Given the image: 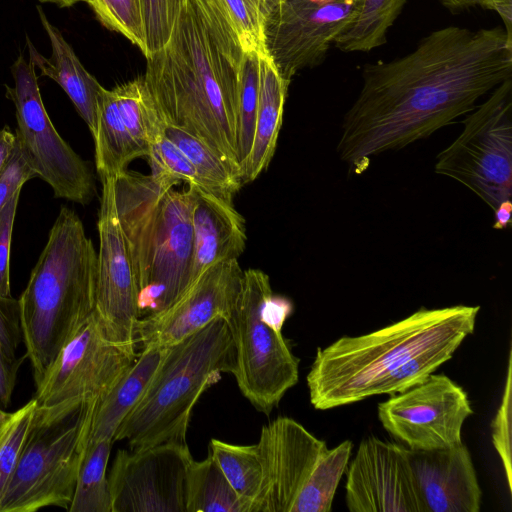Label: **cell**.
I'll use <instances>...</instances> for the list:
<instances>
[{"instance_id":"6da1fadb","label":"cell","mask_w":512,"mask_h":512,"mask_svg":"<svg viewBox=\"0 0 512 512\" xmlns=\"http://www.w3.org/2000/svg\"><path fill=\"white\" fill-rule=\"evenodd\" d=\"M510 78L512 37L502 27L435 30L408 54L364 66L337 152L351 173L362 174L373 156L452 124Z\"/></svg>"},{"instance_id":"7a4b0ae2","label":"cell","mask_w":512,"mask_h":512,"mask_svg":"<svg viewBox=\"0 0 512 512\" xmlns=\"http://www.w3.org/2000/svg\"><path fill=\"white\" fill-rule=\"evenodd\" d=\"M243 50L217 0H185L168 42L146 57L164 122L200 138L241 175L236 154Z\"/></svg>"},{"instance_id":"3957f363","label":"cell","mask_w":512,"mask_h":512,"mask_svg":"<svg viewBox=\"0 0 512 512\" xmlns=\"http://www.w3.org/2000/svg\"><path fill=\"white\" fill-rule=\"evenodd\" d=\"M479 306L421 308L373 332L318 348L306 381L311 405L328 410L394 395L450 360L474 332Z\"/></svg>"},{"instance_id":"277c9868","label":"cell","mask_w":512,"mask_h":512,"mask_svg":"<svg viewBox=\"0 0 512 512\" xmlns=\"http://www.w3.org/2000/svg\"><path fill=\"white\" fill-rule=\"evenodd\" d=\"M97 253L83 223L62 206L19 301L35 386L95 310Z\"/></svg>"},{"instance_id":"5b68a950","label":"cell","mask_w":512,"mask_h":512,"mask_svg":"<svg viewBox=\"0 0 512 512\" xmlns=\"http://www.w3.org/2000/svg\"><path fill=\"white\" fill-rule=\"evenodd\" d=\"M124 171L114 177L116 208L132 256L139 315L165 309L187 288L193 251L190 190Z\"/></svg>"},{"instance_id":"8992f818","label":"cell","mask_w":512,"mask_h":512,"mask_svg":"<svg viewBox=\"0 0 512 512\" xmlns=\"http://www.w3.org/2000/svg\"><path fill=\"white\" fill-rule=\"evenodd\" d=\"M234 358L231 332L223 318L168 346L114 441L126 440L131 450L166 442L186 443L195 404L222 373H232Z\"/></svg>"},{"instance_id":"52a82bcc","label":"cell","mask_w":512,"mask_h":512,"mask_svg":"<svg viewBox=\"0 0 512 512\" xmlns=\"http://www.w3.org/2000/svg\"><path fill=\"white\" fill-rule=\"evenodd\" d=\"M273 293L269 276L260 269L243 270L234 309L226 321L234 345L232 373L242 395L269 415L299 378V360L282 329L266 318L264 307Z\"/></svg>"},{"instance_id":"ba28073f","label":"cell","mask_w":512,"mask_h":512,"mask_svg":"<svg viewBox=\"0 0 512 512\" xmlns=\"http://www.w3.org/2000/svg\"><path fill=\"white\" fill-rule=\"evenodd\" d=\"M93 402L63 417L34 416L0 512H35L48 506L69 509Z\"/></svg>"},{"instance_id":"9c48e42d","label":"cell","mask_w":512,"mask_h":512,"mask_svg":"<svg viewBox=\"0 0 512 512\" xmlns=\"http://www.w3.org/2000/svg\"><path fill=\"white\" fill-rule=\"evenodd\" d=\"M469 113L458 137L437 155L434 170L494 210L512 196V78Z\"/></svg>"},{"instance_id":"30bf717a","label":"cell","mask_w":512,"mask_h":512,"mask_svg":"<svg viewBox=\"0 0 512 512\" xmlns=\"http://www.w3.org/2000/svg\"><path fill=\"white\" fill-rule=\"evenodd\" d=\"M136 357V345L112 339L93 312L36 385L35 417H63L97 400Z\"/></svg>"},{"instance_id":"8fae6325","label":"cell","mask_w":512,"mask_h":512,"mask_svg":"<svg viewBox=\"0 0 512 512\" xmlns=\"http://www.w3.org/2000/svg\"><path fill=\"white\" fill-rule=\"evenodd\" d=\"M14 85L6 96L16 109V142L37 177L53 189L56 198L82 205L96 194L95 179L84 161L58 134L44 107L35 66L20 55L11 67Z\"/></svg>"},{"instance_id":"7c38bea8","label":"cell","mask_w":512,"mask_h":512,"mask_svg":"<svg viewBox=\"0 0 512 512\" xmlns=\"http://www.w3.org/2000/svg\"><path fill=\"white\" fill-rule=\"evenodd\" d=\"M360 5L361 0H272L264 42L282 78L290 83L298 71L321 64Z\"/></svg>"},{"instance_id":"4fadbf2b","label":"cell","mask_w":512,"mask_h":512,"mask_svg":"<svg viewBox=\"0 0 512 512\" xmlns=\"http://www.w3.org/2000/svg\"><path fill=\"white\" fill-rule=\"evenodd\" d=\"M473 414L465 390L444 374L378 404L383 428L411 450H434L462 443V427Z\"/></svg>"},{"instance_id":"5bb4252c","label":"cell","mask_w":512,"mask_h":512,"mask_svg":"<svg viewBox=\"0 0 512 512\" xmlns=\"http://www.w3.org/2000/svg\"><path fill=\"white\" fill-rule=\"evenodd\" d=\"M187 443L118 450L108 475L111 512H187Z\"/></svg>"},{"instance_id":"9a60e30c","label":"cell","mask_w":512,"mask_h":512,"mask_svg":"<svg viewBox=\"0 0 512 512\" xmlns=\"http://www.w3.org/2000/svg\"><path fill=\"white\" fill-rule=\"evenodd\" d=\"M101 182L94 312L112 339L136 345L135 327L140 315L132 256L117 213L114 177Z\"/></svg>"},{"instance_id":"2e32d148","label":"cell","mask_w":512,"mask_h":512,"mask_svg":"<svg viewBox=\"0 0 512 512\" xmlns=\"http://www.w3.org/2000/svg\"><path fill=\"white\" fill-rule=\"evenodd\" d=\"M242 277L237 259L210 266L165 309L138 319L136 342L142 347H168L217 318L227 321L239 296Z\"/></svg>"},{"instance_id":"e0dca14e","label":"cell","mask_w":512,"mask_h":512,"mask_svg":"<svg viewBox=\"0 0 512 512\" xmlns=\"http://www.w3.org/2000/svg\"><path fill=\"white\" fill-rule=\"evenodd\" d=\"M346 472L351 512H425L408 448L370 436L361 441Z\"/></svg>"},{"instance_id":"ac0fdd59","label":"cell","mask_w":512,"mask_h":512,"mask_svg":"<svg viewBox=\"0 0 512 512\" xmlns=\"http://www.w3.org/2000/svg\"><path fill=\"white\" fill-rule=\"evenodd\" d=\"M257 444L263 470L252 512H294L322 453L328 448L303 425L278 417L264 425Z\"/></svg>"},{"instance_id":"d6986e66","label":"cell","mask_w":512,"mask_h":512,"mask_svg":"<svg viewBox=\"0 0 512 512\" xmlns=\"http://www.w3.org/2000/svg\"><path fill=\"white\" fill-rule=\"evenodd\" d=\"M425 512H478L482 491L468 448L463 444L408 449Z\"/></svg>"},{"instance_id":"ffe728a7","label":"cell","mask_w":512,"mask_h":512,"mask_svg":"<svg viewBox=\"0 0 512 512\" xmlns=\"http://www.w3.org/2000/svg\"><path fill=\"white\" fill-rule=\"evenodd\" d=\"M188 189L193 231L189 286L210 266L238 259L245 250L247 236L245 219L232 202L193 184Z\"/></svg>"},{"instance_id":"44dd1931","label":"cell","mask_w":512,"mask_h":512,"mask_svg":"<svg viewBox=\"0 0 512 512\" xmlns=\"http://www.w3.org/2000/svg\"><path fill=\"white\" fill-rule=\"evenodd\" d=\"M37 10L49 37L52 53L50 58H45L28 38L29 59L35 68H39L41 76H47L60 85L93 135L98 99L103 86L84 68L72 47L59 29L51 24L41 7L37 6Z\"/></svg>"},{"instance_id":"7402d4cb","label":"cell","mask_w":512,"mask_h":512,"mask_svg":"<svg viewBox=\"0 0 512 512\" xmlns=\"http://www.w3.org/2000/svg\"><path fill=\"white\" fill-rule=\"evenodd\" d=\"M166 351L167 347H143L132 365L92 403L86 444L104 439L114 442L116 431L143 395Z\"/></svg>"},{"instance_id":"603a6c76","label":"cell","mask_w":512,"mask_h":512,"mask_svg":"<svg viewBox=\"0 0 512 512\" xmlns=\"http://www.w3.org/2000/svg\"><path fill=\"white\" fill-rule=\"evenodd\" d=\"M289 84L279 74L268 55H259V94L255 130L251 150L241 167L243 185L253 182L265 171L274 156Z\"/></svg>"},{"instance_id":"cb8c5ba5","label":"cell","mask_w":512,"mask_h":512,"mask_svg":"<svg viewBox=\"0 0 512 512\" xmlns=\"http://www.w3.org/2000/svg\"><path fill=\"white\" fill-rule=\"evenodd\" d=\"M95 144L96 169L100 179L116 177L136 158H144L126 128L113 90L103 87L97 107Z\"/></svg>"},{"instance_id":"d4e9b609","label":"cell","mask_w":512,"mask_h":512,"mask_svg":"<svg viewBox=\"0 0 512 512\" xmlns=\"http://www.w3.org/2000/svg\"><path fill=\"white\" fill-rule=\"evenodd\" d=\"M164 134L190 160L199 179L200 187L233 203L235 194L243 185L240 173L195 135L166 123Z\"/></svg>"},{"instance_id":"484cf974","label":"cell","mask_w":512,"mask_h":512,"mask_svg":"<svg viewBox=\"0 0 512 512\" xmlns=\"http://www.w3.org/2000/svg\"><path fill=\"white\" fill-rule=\"evenodd\" d=\"M112 90L126 128L143 157L148 158L150 147L164 133L165 122L144 77L118 85Z\"/></svg>"},{"instance_id":"4316f807","label":"cell","mask_w":512,"mask_h":512,"mask_svg":"<svg viewBox=\"0 0 512 512\" xmlns=\"http://www.w3.org/2000/svg\"><path fill=\"white\" fill-rule=\"evenodd\" d=\"M187 512H249L248 504L232 488L208 453L191 462L187 477Z\"/></svg>"},{"instance_id":"83f0119b","label":"cell","mask_w":512,"mask_h":512,"mask_svg":"<svg viewBox=\"0 0 512 512\" xmlns=\"http://www.w3.org/2000/svg\"><path fill=\"white\" fill-rule=\"evenodd\" d=\"M111 440L86 444L69 512H111L107 465Z\"/></svg>"},{"instance_id":"f1b7e54d","label":"cell","mask_w":512,"mask_h":512,"mask_svg":"<svg viewBox=\"0 0 512 512\" xmlns=\"http://www.w3.org/2000/svg\"><path fill=\"white\" fill-rule=\"evenodd\" d=\"M406 0H361L359 12L335 41L344 52H368L386 42L389 28L394 24Z\"/></svg>"},{"instance_id":"f546056e","label":"cell","mask_w":512,"mask_h":512,"mask_svg":"<svg viewBox=\"0 0 512 512\" xmlns=\"http://www.w3.org/2000/svg\"><path fill=\"white\" fill-rule=\"evenodd\" d=\"M209 454L235 492L248 504L249 512H252L263 481L257 444L237 445L212 438L209 442Z\"/></svg>"},{"instance_id":"4dcf8cb0","label":"cell","mask_w":512,"mask_h":512,"mask_svg":"<svg viewBox=\"0 0 512 512\" xmlns=\"http://www.w3.org/2000/svg\"><path fill=\"white\" fill-rule=\"evenodd\" d=\"M352 448L353 443L345 440L322 453L296 502L294 512L331 510L337 487L350 461Z\"/></svg>"},{"instance_id":"1f68e13d","label":"cell","mask_w":512,"mask_h":512,"mask_svg":"<svg viewBox=\"0 0 512 512\" xmlns=\"http://www.w3.org/2000/svg\"><path fill=\"white\" fill-rule=\"evenodd\" d=\"M259 94V54L244 52L238 85L236 154L240 169L251 150Z\"/></svg>"},{"instance_id":"d6a6232c","label":"cell","mask_w":512,"mask_h":512,"mask_svg":"<svg viewBox=\"0 0 512 512\" xmlns=\"http://www.w3.org/2000/svg\"><path fill=\"white\" fill-rule=\"evenodd\" d=\"M243 52L267 55L264 26L272 0H217Z\"/></svg>"},{"instance_id":"836d02e7","label":"cell","mask_w":512,"mask_h":512,"mask_svg":"<svg viewBox=\"0 0 512 512\" xmlns=\"http://www.w3.org/2000/svg\"><path fill=\"white\" fill-rule=\"evenodd\" d=\"M36 410L33 398L0 425V504L11 481Z\"/></svg>"},{"instance_id":"e575fe53","label":"cell","mask_w":512,"mask_h":512,"mask_svg":"<svg viewBox=\"0 0 512 512\" xmlns=\"http://www.w3.org/2000/svg\"><path fill=\"white\" fill-rule=\"evenodd\" d=\"M87 3L109 30L120 33L146 53L141 0H79Z\"/></svg>"},{"instance_id":"d590c367","label":"cell","mask_w":512,"mask_h":512,"mask_svg":"<svg viewBox=\"0 0 512 512\" xmlns=\"http://www.w3.org/2000/svg\"><path fill=\"white\" fill-rule=\"evenodd\" d=\"M151 175L175 185L185 182L200 187L196 171L187 156L163 133L150 147L147 158Z\"/></svg>"},{"instance_id":"8d00e7d4","label":"cell","mask_w":512,"mask_h":512,"mask_svg":"<svg viewBox=\"0 0 512 512\" xmlns=\"http://www.w3.org/2000/svg\"><path fill=\"white\" fill-rule=\"evenodd\" d=\"M185 0H141L146 53L160 50L169 40Z\"/></svg>"},{"instance_id":"74e56055","label":"cell","mask_w":512,"mask_h":512,"mask_svg":"<svg viewBox=\"0 0 512 512\" xmlns=\"http://www.w3.org/2000/svg\"><path fill=\"white\" fill-rule=\"evenodd\" d=\"M512 358L511 351L508 358L506 384L501 400V404L491 423L492 443L496 449L504 467L508 488H512V468H511V410H512Z\"/></svg>"},{"instance_id":"f35d334b","label":"cell","mask_w":512,"mask_h":512,"mask_svg":"<svg viewBox=\"0 0 512 512\" xmlns=\"http://www.w3.org/2000/svg\"><path fill=\"white\" fill-rule=\"evenodd\" d=\"M21 189L16 191L0 211V296L11 297L10 248L12 231Z\"/></svg>"},{"instance_id":"ab89813d","label":"cell","mask_w":512,"mask_h":512,"mask_svg":"<svg viewBox=\"0 0 512 512\" xmlns=\"http://www.w3.org/2000/svg\"><path fill=\"white\" fill-rule=\"evenodd\" d=\"M23 341L18 299L0 296V351L10 359Z\"/></svg>"},{"instance_id":"60d3db41","label":"cell","mask_w":512,"mask_h":512,"mask_svg":"<svg viewBox=\"0 0 512 512\" xmlns=\"http://www.w3.org/2000/svg\"><path fill=\"white\" fill-rule=\"evenodd\" d=\"M37 177L22 157L19 146L15 142L13 153L0 174V211L11 196L30 179Z\"/></svg>"},{"instance_id":"b9f144b4","label":"cell","mask_w":512,"mask_h":512,"mask_svg":"<svg viewBox=\"0 0 512 512\" xmlns=\"http://www.w3.org/2000/svg\"><path fill=\"white\" fill-rule=\"evenodd\" d=\"M25 356L10 359L0 351V408H6L16 384L17 373Z\"/></svg>"},{"instance_id":"7bdbcfd3","label":"cell","mask_w":512,"mask_h":512,"mask_svg":"<svg viewBox=\"0 0 512 512\" xmlns=\"http://www.w3.org/2000/svg\"><path fill=\"white\" fill-rule=\"evenodd\" d=\"M15 142L16 136L8 126L0 129V174L13 153Z\"/></svg>"},{"instance_id":"ee69618b","label":"cell","mask_w":512,"mask_h":512,"mask_svg":"<svg viewBox=\"0 0 512 512\" xmlns=\"http://www.w3.org/2000/svg\"><path fill=\"white\" fill-rule=\"evenodd\" d=\"M488 9L498 13L505 24L506 33L512 37V0H493Z\"/></svg>"},{"instance_id":"f6af8a7d","label":"cell","mask_w":512,"mask_h":512,"mask_svg":"<svg viewBox=\"0 0 512 512\" xmlns=\"http://www.w3.org/2000/svg\"><path fill=\"white\" fill-rule=\"evenodd\" d=\"M493 228L506 229L511 223L512 202L511 199L502 201L494 210Z\"/></svg>"},{"instance_id":"bcb514c9","label":"cell","mask_w":512,"mask_h":512,"mask_svg":"<svg viewBox=\"0 0 512 512\" xmlns=\"http://www.w3.org/2000/svg\"><path fill=\"white\" fill-rule=\"evenodd\" d=\"M485 0H441L448 9L457 11L470 8L482 3Z\"/></svg>"},{"instance_id":"7dc6e473","label":"cell","mask_w":512,"mask_h":512,"mask_svg":"<svg viewBox=\"0 0 512 512\" xmlns=\"http://www.w3.org/2000/svg\"><path fill=\"white\" fill-rule=\"evenodd\" d=\"M40 2H49L57 4L59 7H71L79 0H39Z\"/></svg>"},{"instance_id":"c3c4849f","label":"cell","mask_w":512,"mask_h":512,"mask_svg":"<svg viewBox=\"0 0 512 512\" xmlns=\"http://www.w3.org/2000/svg\"><path fill=\"white\" fill-rule=\"evenodd\" d=\"M8 415L9 413L5 412L3 409L0 408V425L5 421Z\"/></svg>"}]
</instances>
